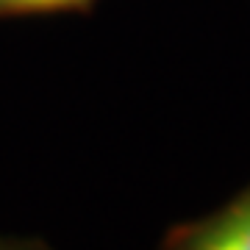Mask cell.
Returning a JSON list of instances; mask_svg holds the SVG:
<instances>
[{"mask_svg": "<svg viewBox=\"0 0 250 250\" xmlns=\"http://www.w3.org/2000/svg\"><path fill=\"white\" fill-rule=\"evenodd\" d=\"M159 250H250V184L217 211L175 225Z\"/></svg>", "mask_w": 250, "mask_h": 250, "instance_id": "1", "label": "cell"}, {"mask_svg": "<svg viewBox=\"0 0 250 250\" xmlns=\"http://www.w3.org/2000/svg\"><path fill=\"white\" fill-rule=\"evenodd\" d=\"M92 0H0V20L28 17V14H56V11L89 9Z\"/></svg>", "mask_w": 250, "mask_h": 250, "instance_id": "2", "label": "cell"}, {"mask_svg": "<svg viewBox=\"0 0 250 250\" xmlns=\"http://www.w3.org/2000/svg\"><path fill=\"white\" fill-rule=\"evenodd\" d=\"M0 250H50L39 239H22V236H6L0 233Z\"/></svg>", "mask_w": 250, "mask_h": 250, "instance_id": "3", "label": "cell"}]
</instances>
